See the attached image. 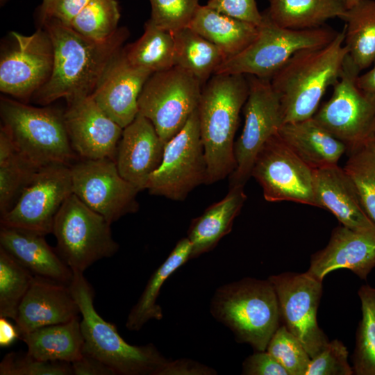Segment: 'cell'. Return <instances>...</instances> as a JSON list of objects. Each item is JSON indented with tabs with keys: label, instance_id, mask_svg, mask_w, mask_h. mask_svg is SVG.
<instances>
[{
	"label": "cell",
	"instance_id": "cell-1",
	"mask_svg": "<svg viewBox=\"0 0 375 375\" xmlns=\"http://www.w3.org/2000/svg\"><path fill=\"white\" fill-rule=\"evenodd\" d=\"M42 24L53 49L51 74L33 95L37 103L44 106L60 98L69 101L92 96L129 35L126 28H118L110 39L96 42L53 17Z\"/></svg>",
	"mask_w": 375,
	"mask_h": 375
},
{
	"label": "cell",
	"instance_id": "cell-2",
	"mask_svg": "<svg viewBox=\"0 0 375 375\" xmlns=\"http://www.w3.org/2000/svg\"><path fill=\"white\" fill-rule=\"evenodd\" d=\"M344 28L328 44L294 53L270 79L284 123L312 117L329 86L339 80L348 49Z\"/></svg>",
	"mask_w": 375,
	"mask_h": 375
},
{
	"label": "cell",
	"instance_id": "cell-3",
	"mask_svg": "<svg viewBox=\"0 0 375 375\" xmlns=\"http://www.w3.org/2000/svg\"><path fill=\"white\" fill-rule=\"evenodd\" d=\"M248 94L249 81L243 74H214L201 90L197 111L208 184L235 170L234 137Z\"/></svg>",
	"mask_w": 375,
	"mask_h": 375
},
{
	"label": "cell",
	"instance_id": "cell-4",
	"mask_svg": "<svg viewBox=\"0 0 375 375\" xmlns=\"http://www.w3.org/2000/svg\"><path fill=\"white\" fill-rule=\"evenodd\" d=\"M73 272L69 288L81 315L83 354L101 361L116 375H159L169 359L153 344L136 346L126 342L115 325L103 319L96 310L94 290L83 272Z\"/></svg>",
	"mask_w": 375,
	"mask_h": 375
},
{
	"label": "cell",
	"instance_id": "cell-5",
	"mask_svg": "<svg viewBox=\"0 0 375 375\" xmlns=\"http://www.w3.org/2000/svg\"><path fill=\"white\" fill-rule=\"evenodd\" d=\"M210 311L228 327L236 341L250 344L255 351H265L280 326L278 298L267 280L244 278L217 288Z\"/></svg>",
	"mask_w": 375,
	"mask_h": 375
},
{
	"label": "cell",
	"instance_id": "cell-6",
	"mask_svg": "<svg viewBox=\"0 0 375 375\" xmlns=\"http://www.w3.org/2000/svg\"><path fill=\"white\" fill-rule=\"evenodd\" d=\"M3 125L19 155L36 169L53 165H71L76 158L63 119V112L1 97Z\"/></svg>",
	"mask_w": 375,
	"mask_h": 375
},
{
	"label": "cell",
	"instance_id": "cell-7",
	"mask_svg": "<svg viewBox=\"0 0 375 375\" xmlns=\"http://www.w3.org/2000/svg\"><path fill=\"white\" fill-rule=\"evenodd\" d=\"M262 14L256 39L240 53L223 62L214 74H243L270 80L294 53L325 46L338 33L323 26L303 30L283 28L265 12Z\"/></svg>",
	"mask_w": 375,
	"mask_h": 375
},
{
	"label": "cell",
	"instance_id": "cell-8",
	"mask_svg": "<svg viewBox=\"0 0 375 375\" xmlns=\"http://www.w3.org/2000/svg\"><path fill=\"white\" fill-rule=\"evenodd\" d=\"M52 233L58 253L72 269L84 272L97 261L110 258L119 249L110 224L74 193L58 210Z\"/></svg>",
	"mask_w": 375,
	"mask_h": 375
},
{
	"label": "cell",
	"instance_id": "cell-9",
	"mask_svg": "<svg viewBox=\"0 0 375 375\" xmlns=\"http://www.w3.org/2000/svg\"><path fill=\"white\" fill-rule=\"evenodd\" d=\"M202 85L188 71L174 66L153 73L138 99L139 113L153 125L165 145L197 109Z\"/></svg>",
	"mask_w": 375,
	"mask_h": 375
},
{
	"label": "cell",
	"instance_id": "cell-10",
	"mask_svg": "<svg viewBox=\"0 0 375 375\" xmlns=\"http://www.w3.org/2000/svg\"><path fill=\"white\" fill-rule=\"evenodd\" d=\"M208 167L196 109L182 129L167 142L162 161L150 176V194L184 200L197 186L208 184Z\"/></svg>",
	"mask_w": 375,
	"mask_h": 375
},
{
	"label": "cell",
	"instance_id": "cell-11",
	"mask_svg": "<svg viewBox=\"0 0 375 375\" xmlns=\"http://www.w3.org/2000/svg\"><path fill=\"white\" fill-rule=\"evenodd\" d=\"M360 72L347 54L330 99L312 117L347 150L373 136L375 131V99L359 88Z\"/></svg>",
	"mask_w": 375,
	"mask_h": 375
},
{
	"label": "cell",
	"instance_id": "cell-12",
	"mask_svg": "<svg viewBox=\"0 0 375 375\" xmlns=\"http://www.w3.org/2000/svg\"><path fill=\"white\" fill-rule=\"evenodd\" d=\"M73 193L70 165L53 164L38 169L11 209L1 216V226L42 235L52 233L55 217Z\"/></svg>",
	"mask_w": 375,
	"mask_h": 375
},
{
	"label": "cell",
	"instance_id": "cell-13",
	"mask_svg": "<svg viewBox=\"0 0 375 375\" xmlns=\"http://www.w3.org/2000/svg\"><path fill=\"white\" fill-rule=\"evenodd\" d=\"M249 94L244 107V125L234 144L235 168L230 187L244 185L265 143L283 124L281 100L269 79L249 76Z\"/></svg>",
	"mask_w": 375,
	"mask_h": 375
},
{
	"label": "cell",
	"instance_id": "cell-14",
	"mask_svg": "<svg viewBox=\"0 0 375 375\" xmlns=\"http://www.w3.org/2000/svg\"><path fill=\"white\" fill-rule=\"evenodd\" d=\"M251 176L269 202L292 201L318 208L313 169L303 162L278 133L262 146L254 162Z\"/></svg>",
	"mask_w": 375,
	"mask_h": 375
},
{
	"label": "cell",
	"instance_id": "cell-15",
	"mask_svg": "<svg viewBox=\"0 0 375 375\" xmlns=\"http://www.w3.org/2000/svg\"><path fill=\"white\" fill-rule=\"evenodd\" d=\"M70 169L73 193L110 224L138 211L140 191L122 177L115 160L82 159Z\"/></svg>",
	"mask_w": 375,
	"mask_h": 375
},
{
	"label": "cell",
	"instance_id": "cell-16",
	"mask_svg": "<svg viewBox=\"0 0 375 375\" xmlns=\"http://www.w3.org/2000/svg\"><path fill=\"white\" fill-rule=\"evenodd\" d=\"M268 279L276 293L283 324L301 342L311 358L316 356L329 342L317 320L322 281L307 272H284Z\"/></svg>",
	"mask_w": 375,
	"mask_h": 375
},
{
	"label": "cell",
	"instance_id": "cell-17",
	"mask_svg": "<svg viewBox=\"0 0 375 375\" xmlns=\"http://www.w3.org/2000/svg\"><path fill=\"white\" fill-rule=\"evenodd\" d=\"M12 47L1 57L0 90L19 99L33 96L49 78L53 64L51 38L45 29L29 35L11 32Z\"/></svg>",
	"mask_w": 375,
	"mask_h": 375
},
{
	"label": "cell",
	"instance_id": "cell-18",
	"mask_svg": "<svg viewBox=\"0 0 375 375\" xmlns=\"http://www.w3.org/2000/svg\"><path fill=\"white\" fill-rule=\"evenodd\" d=\"M63 119L76 155L82 159L115 160L123 128L104 112L92 96L67 101Z\"/></svg>",
	"mask_w": 375,
	"mask_h": 375
},
{
	"label": "cell",
	"instance_id": "cell-19",
	"mask_svg": "<svg viewBox=\"0 0 375 375\" xmlns=\"http://www.w3.org/2000/svg\"><path fill=\"white\" fill-rule=\"evenodd\" d=\"M374 267L375 228L353 230L341 224L333 230L328 244L312 255L306 272L322 281L330 272L347 269L366 280Z\"/></svg>",
	"mask_w": 375,
	"mask_h": 375
},
{
	"label": "cell",
	"instance_id": "cell-20",
	"mask_svg": "<svg viewBox=\"0 0 375 375\" xmlns=\"http://www.w3.org/2000/svg\"><path fill=\"white\" fill-rule=\"evenodd\" d=\"M151 74L131 64L123 48L110 62L92 97L104 112L124 128L138 114L139 96Z\"/></svg>",
	"mask_w": 375,
	"mask_h": 375
},
{
	"label": "cell",
	"instance_id": "cell-21",
	"mask_svg": "<svg viewBox=\"0 0 375 375\" xmlns=\"http://www.w3.org/2000/svg\"><path fill=\"white\" fill-rule=\"evenodd\" d=\"M164 148L151 121L138 112L123 128L117 146L115 162L119 174L139 191L146 189L162 161Z\"/></svg>",
	"mask_w": 375,
	"mask_h": 375
},
{
	"label": "cell",
	"instance_id": "cell-22",
	"mask_svg": "<svg viewBox=\"0 0 375 375\" xmlns=\"http://www.w3.org/2000/svg\"><path fill=\"white\" fill-rule=\"evenodd\" d=\"M79 313L69 285L34 276L15 322L21 335L42 326L69 322Z\"/></svg>",
	"mask_w": 375,
	"mask_h": 375
},
{
	"label": "cell",
	"instance_id": "cell-23",
	"mask_svg": "<svg viewBox=\"0 0 375 375\" xmlns=\"http://www.w3.org/2000/svg\"><path fill=\"white\" fill-rule=\"evenodd\" d=\"M313 180L318 208L330 211L341 224L351 229L375 228L343 168L335 165L313 169Z\"/></svg>",
	"mask_w": 375,
	"mask_h": 375
},
{
	"label": "cell",
	"instance_id": "cell-24",
	"mask_svg": "<svg viewBox=\"0 0 375 375\" xmlns=\"http://www.w3.org/2000/svg\"><path fill=\"white\" fill-rule=\"evenodd\" d=\"M0 247L35 276L67 285L73 279V270L62 260L57 251L49 245L44 235L1 226Z\"/></svg>",
	"mask_w": 375,
	"mask_h": 375
},
{
	"label": "cell",
	"instance_id": "cell-25",
	"mask_svg": "<svg viewBox=\"0 0 375 375\" xmlns=\"http://www.w3.org/2000/svg\"><path fill=\"white\" fill-rule=\"evenodd\" d=\"M278 135L312 169L338 165L347 146L310 117L283 124Z\"/></svg>",
	"mask_w": 375,
	"mask_h": 375
},
{
	"label": "cell",
	"instance_id": "cell-26",
	"mask_svg": "<svg viewBox=\"0 0 375 375\" xmlns=\"http://www.w3.org/2000/svg\"><path fill=\"white\" fill-rule=\"evenodd\" d=\"M246 199L244 185L230 187L222 200L210 206L192 221L188 231L192 244L191 259L211 251L231 232Z\"/></svg>",
	"mask_w": 375,
	"mask_h": 375
},
{
	"label": "cell",
	"instance_id": "cell-27",
	"mask_svg": "<svg viewBox=\"0 0 375 375\" xmlns=\"http://www.w3.org/2000/svg\"><path fill=\"white\" fill-rule=\"evenodd\" d=\"M27 353L42 361L72 363L83 356V336L78 317L21 334Z\"/></svg>",
	"mask_w": 375,
	"mask_h": 375
},
{
	"label": "cell",
	"instance_id": "cell-28",
	"mask_svg": "<svg viewBox=\"0 0 375 375\" xmlns=\"http://www.w3.org/2000/svg\"><path fill=\"white\" fill-rule=\"evenodd\" d=\"M231 58L245 49L257 37L258 27L222 14L206 5L199 6L189 26Z\"/></svg>",
	"mask_w": 375,
	"mask_h": 375
},
{
	"label": "cell",
	"instance_id": "cell-29",
	"mask_svg": "<svg viewBox=\"0 0 375 375\" xmlns=\"http://www.w3.org/2000/svg\"><path fill=\"white\" fill-rule=\"evenodd\" d=\"M191 253L192 244L188 237L176 243L165 260L151 274L138 302L130 310L126 322L127 329L138 331L149 321L162 318V309L156 303L161 288L175 271L191 259Z\"/></svg>",
	"mask_w": 375,
	"mask_h": 375
},
{
	"label": "cell",
	"instance_id": "cell-30",
	"mask_svg": "<svg viewBox=\"0 0 375 375\" xmlns=\"http://www.w3.org/2000/svg\"><path fill=\"white\" fill-rule=\"evenodd\" d=\"M265 10L277 25L303 30L321 27L328 19L345 15L347 8L339 0H269Z\"/></svg>",
	"mask_w": 375,
	"mask_h": 375
},
{
	"label": "cell",
	"instance_id": "cell-31",
	"mask_svg": "<svg viewBox=\"0 0 375 375\" xmlns=\"http://www.w3.org/2000/svg\"><path fill=\"white\" fill-rule=\"evenodd\" d=\"M173 35L174 66L188 71L203 85L226 60V55L217 46L189 27Z\"/></svg>",
	"mask_w": 375,
	"mask_h": 375
},
{
	"label": "cell",
	"instance_id": "cell-32",
	"mask_svg": "<svg viewBox=\"0 0 375 375\" xmlns=\"http://www.w3.org/2000/svg\"><path fill=\"white\" fill-rule=\"evenodd\" d=\"M344 44L360 72L375 61V1L360 0L347 9Z\"/></svg>",
	"mask_w": 375,
	"mask_h": 375
},
{
	"label": "cell",
	"instance_id": "cell-33",
	"mask_svg": "<svg viewBox=\"0 0 375 375\" xmlns=\"http://www.w3.org/2000/svg\"><path fill=\"white\" fill-rule=\"evenodd\" d=\"M127 60L133 65L151 74L174 66V38L172 33L163 30L148 20L142 35L124 48Z\"/></svg>",
	"mask_w": 375,
	"mask_h": 375
},
{
	"label": "cell",
	"instance_id": "cell-34",
	"mask_svg": "<svg viewBox=\"0 0 375 375\" xmlns=\"http://www.w3.org/2000/svg\"><path fill=\"white\" fill-rule=\"evenodd\" d=\"M16 150L3 126L0 129V212L1 216L13 206L20 193L38 170Z\"/></svg>",
	"mask_w": 375,
	"mask_h": 375
},
{
	"label": "cell",
	"instance_id": "cell-35",
	"mask_svg": "<svg viewBox=\"0 0 375 375\" xmlns=\"http://www.w3.org/2000/svg\"><path fill=\"white\" fill-rule=\"evenodd\" d=\"M344 170L352 181L367 216L375 222V138L347 150Z\"/></svg>",
	"mask_w": 375,
	"mask_h": 375
},
{
	"label": "cell",
	"instance_id": "cell-36",
	"mask_svg": "<svg viewBox=\"0 0 375 375\" xmlns=\"http://www.w3.org/2000/svg\"><path fill=\"white\" fill-rule=\"evenodd\" d=\"M358 296L362 319L356 331L352 369L356 375H375V288L363 285Z\"/></svg>",
	"mask_w": 375,
	"mask_h": 375
},
{
	"label": "cell",
	"instance_id": "cell-37",
	"mask_svg": "<svg viewBox=\"0 0 375 375\" xmlns=\"http://www.w3.org/2000/svg\"><path fill=\"white\" fill-rule=\"evenodd\" d=\"M34 276L0 247V317L16 319Z\"/></svg>",
	"mask_w": 375,
	"mask_h": 375
},
{
	"label": "cell",
	"instance_id": "cell-38",
	"mask_svg": "<svg viewBox=\"0 0 375 375\" xmlns=\"http://www.w3.org/2000/svg\"><path fill=\"white\" fill-rule=\"evenodd\" d=\"M120 16L117 0H91L69 26L86 38L103 42L110 39L118 29Z\"/></svg>",
	"mask_w": 375,
	"mask_h": 375
},
{
	"label": "cell",
	"instance_id": "cell-39",
	"mask_svg": "<svg viewBox=\"0 0 375 375\" xmlns=\"http://www.w3.org/2000/svg\"><path fill=\"white\" fill-rule=\"evenodd\" d=\"M266 351L289 375H306L311 358L301 342L285 325L280 326L273 334Z\"/></svg>",
	"mask_w": 375,
	"mask_h": 375
},
{
	"label": "cell",
	"instance_id": "cell-40",
	"mask_svg": "<svg viewBox=\"0 0 375 375\" xmlns=\"http://www.w3.org/2000/svg\"><path fill=\"white\" fill-rule=\"evenodd\" d=\"M151 6L149 19L155 26L174 33L189 26L199 0H149Z\"/></svg>",
	"mask_w": 375,
	"mask_h": 375
},
{
	"label": "cell",
	"instance_id": "cell-41",
	"mask_svg": "<svg viewBox=\"0 0 375 375\" xmlns=\"http://www.w3.org/2000/svg\"><path fill=\"white\" fill-rule=\"evenodd\" d=\"M1 375H72L71 363L42 361L29 356L10 352L0 362Z\"/></svg>",
	"mask_w": 375,
	"mask_h": 375
},
{
	"label": "cell",
	"instance_id": "cell-42",
	"mask_svg": "<svg viewBox=\"0 0 375 375\" xmlns=\"http://www.w3.org/2000/svg\"><path fill=\"white\" fill-rule=\"evenodd\" d=\"M348 351L338 340L328 342L323 350L310 359L306 375H351Z\"/></svg>",
	"mask_w": 375,
	"mask_h": 375
},
{
	"label": "cell",
	"instance_id": "cell-43",
	"mask_svg": "<svg viewBox=\"0 0 375 375\" xmlns=\"http://www.w3.org/2000/svg\"><path fill=\"white\" fill-rule=\"evenodd\" d=\"M207 6L231 17L258 26L262 20L256 0H208Z\"/></svg>",
	"mask_w": 375,
	"mask_h": 375
},
{
	"label": "cell",
	"instance_id": "cell-44",
	"mask_svg": "<svg viewBox=\"0 0 375 375\" xmlns=\"http://www.w3.org/2000/svg\"><path fill=\"white\" fill-rule=\"evenodd\" d=\"M242 374L289 375L286 369L266 350L256 351L242 363Z\"/></svg>",
	"mask_w": 375,
	"mask_h": 375
},
{
	"label": "cell",
	"instance_id": "cell-45",
	"mask_svg": "<svg viewBox=\"0 0 375 375\" xmlns=\"http://www.w3.org/2000/svg\"><path fill=\"white\" fill-rule=\"evenodd\" d=\"M90 1L52 0L44 20L48 17H53L66 25L70 26L71 22L75 17Z\"/></svg>",
	"mask_w": 375,
	"mask_h": 375
},
{
	"label": "cell",
	"instance_id": "cell-46",
	"mask_svg": "<svg viewBox=\"0 0 375 375\" xmlns=\"http://www.w3.org/2000/svg\"><path fill=\"white\" fill-rule=\"evenodd\" d=\"M217 372L212 367L188 358L169 361L159 375H214Z\"/></svg>",
	"mask_w": 375,
	"mask_h": 375
},
{
	"label": "cell",
	"instance_id": "cell-47",
	"mask_svg": "<svg viewBox=\"0 0 375 375\" xmlns=\"http://www.w3.org/2000/svg\"><path fill=\"white\" fill-rule=\"evenodd\" d=\"M75 375H116L108 365L92 356L83 354L77 360L71 363Z\"/></svg>",
	"mask_w": 375,
	"mask_h": 375
},
{
	"label": "cell",
	"instance_id": "cell-48",
	"mask_svg": "<svg viewBox=\"0 0 375 375\" xmlns=\"http://www.w3.org/2000/svg\"><path fill=\"white\" fill-rule=\"evenodd\" d=\"M6 317H0V347L11 345L20 334L17 326H13Z\"/></svg>",
	"mask_w": 375,
	"mask_h": 375
},
{
	"label": "cell",
	"instance_id": "cell-49",
	"mask_svg": "<svg viewBox=\"0 0 375 375\" xmlns=\"http://www.w3.org/2000/svg\"><path fill=\"white\" fill-rule=\"evenodd\" d=\"M358 85L364 92L375 99V61L371 69L359 75Z\"/></svg>",
	"mask_w": 375,
	"mask_h": 375
},
{
	"label": "cell",
	"instance_id": "cell-50",
	"mask_svg": "<svg viewBox=\"0 0 375 375\" xmlns=\"http://www.w3.org/2000/svg\"><path fill=\"white\" fill-rule=\"evenodd\" d=\"M52 0H42L40 7V17L41 23L44 20Z\"/></svg>",
	"mask_w": 375,
	"mask_h": 375
},
{
	"label": "cell",
	"instance_id": "cell-51",
	"mask_svg": "<svg viewBox=\"0 0 375 375\" xmlns=\"http://www.w3.org/2000/svg\"><path fill=\"white\" fill-rule=\"evenodd\" d=\"M346 7L347 9L350 8L353 6L355 4L358 3L360 0H339Z\"/></svg>",
	"mask_w": 375,
	"mask_h": 375
},
{
	"label": "cell",
	"instance_id": "cell-52",
	"mask_svg": "<svg viewBox=\"0 0 375 375\" xmlns=\"http://www.w3.org/2000/svg\"><path fill=\"white\" fill-rule=\"evenodd\" d=\"M8 0H0V3H1V6H3L5 5L7 2H8Z\"/></svg>",
	"mask_w": 375,
	"mask_h": 375
},
{
	"label": "cell",
	"instance_id": "cell-53",
	"mask_svg": "<svg viewBox=\"0 0 375 375\" xmlns=\"http://www.w3.org/2000/svg\"><path fill=\"white\" fill-rule=\"evenodd\" d=\"M373 136H374V137L375 138V131H374V135H373Z\"/></svg>",
	"mask_w": 375,
	"mask_h": 375
}]
</instances>
